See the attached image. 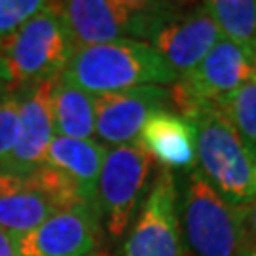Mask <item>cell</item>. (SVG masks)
<instances>
[{
	"instance_id": "obj_1",
	"label": "cell",
	"mask_w": 256,
	"mask_h": 256,
	"mask_svg": "<svg viewBox=\"0 0 256 256\" xmlns=\"http://www.w3.org/2000/svg\"><path fill=\"white\" fill-rule=\"evenodd\" d=\"M59 78L93 97L140 86L165 88L178 80L164 57L138 40L78 48Z\"/></svg>"
},
{
	"instance_id": "obj_16",
	"label": "cell",
	"mask_w": 256,
	"mask_h": 256,
	"mask_svg": "<svg viewBox=\"0 0 256 256\" xmlns=\"http://www.w3.org/2000/svg\"><path fill=\"white\" fill-rule=\"evenodd\" d=\"M52 116L57 137L93 138L95 135V102L93 95L57 78L52 93Z\"/></svg>"
},
{
	"instance_id": "obj_21",
	"label": "cell",
	"mask_w": 256,
	"mask_h": 256,
	"mask_svg": "<svg viewBox=\"0 0 256 256\" xmlns=\"http://www.w3.org/2000/svg\"><path fill=\"white\" fill-rule=\"evenodd\" d=\"M243 234H245V245H247V256H256V198L252 202L238 207Z\"/></svg>"
},
{
	"instance_id": "obj_19",
	"label": "cell",
	"mask_w": 256,
	"mask_h": 256,
	"mask_svg": "<svg viewBox=\"0 0 256 256\" xmlns=\"http://www.w3.org/2000/svg\"><path fill=\"white\" fill-rule=\"evenodd\" d=\"M19 110L21 92H14L8 86L0 88V164L16 146L19 133Z\"/></svg>"
},
{
	"instance_id": "obj_17",
	"label": "cell",
	"mask_w": 256,
	"mask_h": 256,
	"mask_svg": "<svg viewBox=\"0 0 256 256\" xmlns=\"http://www.w3.org/2000/svg\"><path fill=\"white\" fill-rule=\"evenodd\" d=\"M205 12L216 23L220 36L256 59V0H207ZM256 64V63H254Z\"/></svg>"
},
{
	"instance_id": "obj_3",
	"label": "cell",
	"mask_w": 256,
	"mask_h": 256,
	"mask_svg": "<svg viewBox=\"0 0 256 256\" xmlns=\"http://www.w3.org/2000/svg\"><path fill=\"white\" fill-rule=\"evenodd\" d=\"M74 54V42L57 10V2L30 18L4 42H0L2 82L14 92L59 78Z\"/></svg>"
},
{
	"instance_id": "obj_9",
	"label": "cell",
	"mask_w": 256,
	"mask_h": 256,
	"mask_svg": "<svg viewBox=\"0 0 256 256\" xmlns=\"http://www.w3.org/2000/svg\"><path fill=\"white\" fill-rule=\"evenodd\" d=\"M220 38L218 27L203 4L178 2L154 30L148 44L164 57L178 78H182L202 63Z\"/></svg>"
},
{
	"instance_id": "obj_4",
	"label": "cell",
	"mask_w": 256,
	"mask_h": 256,
	"mask_svg": "<svg viewBox=\"0 0 256 256\" xmlns=\"http://www.w3.org/2000/svg\"><path fill=\"white\" fill-rule=\"evenodd\" d=\"M176 210L186 256H247L238 207L224 202L198 167L176 182Z\"/></svg>"
},
{
	"instance_id": "obj_13",
	"label": "cell",
	"mask_w": 256,
	"mask_h": 256,
	"mask_svg": "<svg viewBox=\"0 0 256 256\" xmlns=\"http://www.w3.org/2000/svg\"><path fill=\"white\" fill-rule=\"evenodd\" d=\"M59 210L32 173L0 171V230L10 238L34 230Z\"/></svg>"
},
{
	"instance_id": "obj_24",
	"label": "cell",
	"mask_w": 256,
	"mask_h": 256,
	"mask_svg": "<svg viewBox=\"0 0 256 256\" xmlns=\"http://www.w3.org/2000/svg\"><path fill=\"white\" fill-rule=\"evenodd\" d=\"M0 82H2V74H0Z\"/></svg>"
},
{
	"instance_id": "obj_18",
	"label": "cell",
	"mask_w": 256,
	"mask_h": 256,
	"mask_svg": "<svg viewBox=\"0 0 256 256\" xmlns=\"http://www.w3.org/2000/svg\"><path fill=\"white\" fill-rule=\"evenodd\" d=\"M239 137L256 154V80L243 84L236 92L214 102Z\"/></svg>"
},
{
	"instance_id": "obj_2",
	"label": "cell",
	"mask_w": 256,
	"mask_h": 256,
	"mask_svg": "<svg viewBox=\"0 0 256 256\" xmlns=\"http://www.w3.org/2000/svg\"><path fill=\"white\" fill-rule=\"evenodd\" d=\"M196 135V160L205 180L224 202L241 207L256 198V154L214 104L188 116Z\"/></svg>"
},
{
	"instance_id": "obj_5",
	"label": "cell",
	"mask_w": 256,
	"mask_h": 256,
	"mask_svg": "<svg viewBox=\"0 0 256 256\" xmlns=\"http://www.w3.org/2000/svg\"><path fill=\"white\" fill-rule=\"evenodd\" d=\"M176 4L164 0H68L57 2V10L74 50H78L118 40L148 42Z\"/></svg>"
},
{
	"instance_id": "obj_11",
	"label": "cell",
	"mask_w": 256,
	"mask_h": 256,
	"mask_svg": "<svg viewBox=\"0 0 256 256\" xmlns=\"http://www.w3.org/2000/svg\"><path fill=\"white\" fill-rule=\"evenodd\" d=\"M101 222L90 207L59 210L40 226L12 238L18 256H86L97 250Z\"/></svg>"
},
{
	"instance_id": "obj_6",
	"label": "cell",
	"mask_w": 256,
	"mask_h": 256,
	"mask_svg": "<svg viewBox=\"0 0 256 256\" xmlns=\"http://www.w3.org/2000/svg\"><path fill=\"white\" fill-rule=\"evenodd\" d=\"M152 173L154 160L138 140L108 148L99 176L97 212L110 239L118 241L128 234L152 186Z\"/></svg>"
},
{
	"instance_id": "obj_8",
	"label": "cell",
	"mask_w": 256,
	"mask_h": 256,
	"mask_svg": "<svg viewBox=\"0 0 256 256\" xmlns=\"http://www.w3.org/2000/svg\"><path fill=\"white\" fill-rule=\"evenodd\" d=\"M124 256H186L176 210L174 171L158 167L146 198L126 234Z\"/></svg>"
},
{
	"instance_id": "obj_7",
	"label": "cell",
	"mask_w": 256,
	"mask_h": 256,
	"mask_svg": "<svg viewBox=\"0 0 256 256\" xmlns=\"http://www.w3.org/2000/svg\"><path fill=\"white\" fill-rule=\"evenodd\" d=\"M256 80V64L243 50L220 38L192 72L171 84L169 99L176 112L188 118L205 104H214L243 84Z\"/></svg>"
},
{
	"instance_id": "obj_14",
	"label": "cell",
	"mask_w": 256,
	"mask_h": 256,
	"mask_svg": "<svg viewBox=\"0 0 256 256\" xmlns=\"http://www.w3.org/2000/svg\"><path fill=\"white\" fill-rule=\"evenodd\" d=\"M137 140L160 167L190 171L198 165L192 124L174 108H160L150 114Z\"/></svg>"
},
{
	"instance_id": "obj_12",
	"label": "cell",
	"mask_w": 256,
	"mask_h": 256,
	"mask_svg": "<svg viewBox=\"0 0 256 256\" xmlns=\"http://www.w3.org/2000/svg\"><path fill=\"white\" fill-rule=\"evenodd\" d=\"M55 80H48L21 92L18 140L8 158L0 164V171L28 174L44 165L48 148L55 137L52 116V93Z\"/></svg>"
},
{
	"instance_id": "obj_20",
	"label": "cell",
	"mask_w": 256,
	"mask_h": 256,
	"mask_svg": "<svg viewBox=\"0 0 256 256\" xmlns=\"http://www.w3.org/2000/svg\"><path fill=\"white\" fill-rule=\"evenodd\" d=\"M42 0H0V42L18 32L30 18L46 8Z\"/></svg>"
},
{
	"instance_id": "obj_10",
	"label": "cell",
	"mask_w": 256,
	"mask_h": 256,
	"mask_svg": "<svg viewBox=\"0 0 256 256\" xmlns=\"http://www.w3.org/2000/svg\"><path fill=\"white\" fill-rule=\"evenodd\" d=\"M95 102V137L106 148L135 142L150 114L173 108L164 86H140L124 92L101 93Z\"/></svg>"
},
{
	"instance_id": "obj_22",
	"label": "cell",
	"mask_w": 256,
	"mask_h": 256,
	"mask_svg": "<svg viewBox=\"0 0 256 256\" xmlns=\"http://www.w3.org/2000/svg\"><path fill=\"white\" fill-rule=\"evenodd\" d=\"M0 256H18L14 243H12V238L8 234H4L2 230H0Z\"/></svg>"
},
{
	"instance_id": "obj_23",
	"label": "cell",
	"mask_w": 256,
	"mask_h": 256,
	"mask_svg": "<svg viewBox=\"0 0 256 256\" xmlns=\"http://www.w3.org/2000/svg\"><path fill=\"white\" fill-rule=\"evenodd\" d=\"M86 256H112L110 252H104V250H93V252H90V254Z\"/></svg>"
},
{
	"instance_id": "obj_25",
	"label": "cell",
	"mask_w": 256,
	"mask_h": 256,
	"mask_svg": "<svg viewBox=\"0 0 256 256\" xmlns=\"http://www.w3.org/2000/svg\"><path fill=\"white\" fill-rule=\"evenodd\" d=\"M254 63H256V59H254Z\"/></svg>"
},
{
	"instance_id": "obj_15",
	"label": "cell",
	"mask_w": 256,
	"mask_h": 256,
	"mask_svg": "<svg viewBox=\"0 0 256 256\" xmlns=\"http://www.w3.org/2000/svg\"><path fill=\"white\" fill-rule=\"evenodd\" d=\"M106 152L108 148L101 144L97 138L80 140L55 135L48 148L44 164L63 174L76 188L84 205L97 212V188Z\"/></svg>"
}]
</instances>
